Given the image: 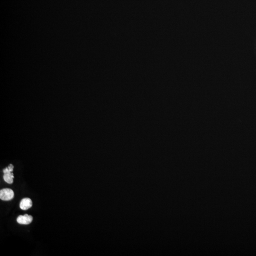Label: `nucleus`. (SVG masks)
<instances>
[{
    "label": "nucleus",
    "mask_w": 256,
    "mask_h": 256,
    "mask_svg": "<svg viewBox=\"0 0 256 256\" xmlns=\"http://www.w3.org/2000/svg\"><path fill=\"white\" fill-rule=\"evenodd\" d=\"M14 196V192L11 189L4 188L0 191V198L3 201L11 200Z\"/></svg>",
    "instance_id": "f257e3e1"
},
{
    "label": "nucleus",
    "mask_w": 256,
    "mask_h": 256,
    "mask_svg": "<svg viewBox=\"0 0 256 256\" xmlns=\"http://www.w3.org/2000/svg\"><path fill=\"white\" fill-rule=\"evenodd\" d=\"M33 221V217L30 215L26 214L24 215H20L19 216L17 219V222L20 224H25V225H27L29 224Z\"/></svg>",
    "instance_id": "f03ea898"
},
{
    "label": "nucleus",
    "mask_w": 256,
    "mask_h": 256,
    "mask_svg": "<svg viewBox=\"0 0 256 256\" xmlns=\"http://www.w3.org/2000/svg\"><path fill=\"white\" fill-rule=\"evenodd\" d=\"M33 206V201L29 198L22 199L20 202V207L23 210H27L29 209Z\"/></svg>",
    "instance_id": "7ed1b4c3"
},
{
    "label": "nucleus",
    "mask_w": 256,
    "mask_h": 256,
    "mask_svg": "<svg viewBox=\"0 0 256 256\" xmlns=\"http://www.w3.org/2000/svg\"><path fill=\"white\" fill-rule=\"evenodd\" d=\"M3 172L4 173L3 179L4 181L9 184L13 183L14 175H13V174L9 170L8 168L4 169Z\"/></svg>",
    "instance_id": "20e7f679"
},
{
    "label": "nucleus",
    "mask_w": 256,
    "mask_h": 256,
    "mask_svg": "<svg viewBox=\"0 0 256 256\" xmlns=\"http://www.w3.org/2000/svg\"><path fill=\"white\" fill-rule=\"evenodd\" d=\"M9 170L11 172L13 171V168H14V166H13L12 165V164H10L9 166L8 167Z\"/></svg>",
    "instance_id": "39448f33"
}]
</instances>
